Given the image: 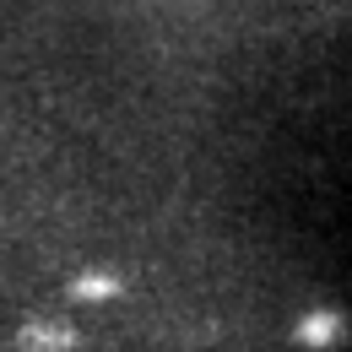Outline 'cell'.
<instances>
[{"instance_id": "6da1fadb", "label": "cell", "mask_w": 352, "mask_h": 352, "mask_svg": "<svg viewBox=\"0 0 352 352\" xmlns=\"http://www.w3.org/2000/svg\"><path fill=\"white\" fill-rule=\"evenodd\" d=\"M347 336H352V320L336 304H309L293 320V342L304 352H336V347H347Z\"/></svg>"}, {"instance_id": "7a4b0ae2", "label": "cell", "mask_w": 352, "mask_h": 352, "mask_svg": "<svg viewBox=\"0 0 352 352\" xmlns=\"http://www.w3.org/2000/svg\"><path fill=\"white\" fill-rule=\"evenodd\" d=\"M11 352H82V331L54 314H28L11 336Z\"/></svg>"}, {"instance_id": "3957f363", "label": "cell", "mask_w": 352, "mask_h": 352, "mask_svg": "<svg viewBox=\"0 0 352 352\" xmlns=\"http://www.w3.org/2000/svg\"><path fill=\"white\" fill-rule=\"evenodd\" d=\"M71 298L76 304H114V298H125V276L109 265H92L82 276H71Z\"/></svg>"}]
</instances>
